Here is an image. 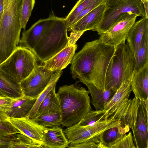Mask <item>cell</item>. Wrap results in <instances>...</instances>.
<instances>
[{"label": "cell", "mask_w": 148, "mask_h": 148, "mask_svg": "<svg viewBox=\"0 0 148 148\" xmlns=\"http://www.w3.org/2000/svg\"><path fill=\"white\" fill-rule=\"evenodd\" d=\"M61 106L62 127L77 124L92 108L89 92L72 84L60 86L57 93Z\"/></svg>", "instance_id": "4"}, {"label": "cell", "mask_w": 148, "mask_h": 148, "mask_svg": "<svg viewBox=\"0 0 148 148\" xmlns=\"http://www.w3.org/2000/svg\"><path fill=\"white\" fill-rule=\"evenodd\" d=\"M11 123L22 134L42 144L44 127L38 124L34 119L25 117L21 118L10 117Z\"/></svg>", "instance_id": "13"}, {"label": "cell", "mask_w": 148, "mask_h": 148, "mask_svg": "<svg viewBox=\"0 0 148 148\" xmlns=\"http://www.w3.org/2000/svg\"><path fill=\"white\" fill-rule=\"evenodd\" d=\"M10 138L0 136V148H6Z\"/></svg>", "instance_id": "35"}, {"label": "cell", "mask_w": 148, "mask_h": 148, "mask_svg": "<svg viewBox=\"0 0 148 148\" xmlns=\"http://www.w3.org/2000/svg\"><path fill=\"white\" fill-rule=\"evenodd\" d=\"M8 148H42V144L23 134L18 133L12 136L7 146Z\"/></svg>", "instance_id": "24"}, {"label": "cell", "mask_w": 148, "mask_h": 148, "mask_svg": "<svg viewBox=\"0 0 148 148\" xmlns=\"http://www.w3.org/2000/svg\"><path fill=\"white\" fill-rule=\"evenodd\" d=\"M134 57L135 71L140 69L148 63V33L143 37Z\"/></svg>", "instance_id": "26"}, {"label": "cell", "mask_w": 148, "mask_h": 148, "mask_svg": "<svg viewBox=\"0 0 148 148\" xmlns=\"http://www.w3.org/2000/svg\"><path fill=\"white\" fill-rule=\"evenodd\" d=\"M38 60L30 50L17 46L10 55L0 64V72L20 84L38 64Z\"/></svg>", "instance_id": "7"}, {"label": "cell", "mask_w": 148, "mask_h": 148, "mask_svg": "<svg viewBox=\"0 0 148 148\" xmlns=\"http://www.w3.org/2000/svg\"><path fill=\"white\" fill-rule=\"evenodd\" d=\"M14 98L0 96V110L5 113L10 108Z\"/></svg>", "instance_id": "34"}, {"label": "cell", "mask_w": 148, "mask_h": 148, "mask_svg": "<svg viewBox=\"0 0 148 148\" xmlns=\"http://www.w3.org/2000/svg\"><path fill=\"white\" fill-rule=\"evenodd\" d=\"M91 97V103L96 110H103L116 91L110 89L102 91L93 84L85 83Z\"/></svg>", "instance_id": "21"}, {"label": "cell", "mask_w": 148, "mask_h": 148, "mask_svg": "<svg viewBox=\"0 0 148 148\" xmlns=\"http://www.w3.org/2000/svg\"><path fill=\"white\" fill-rule=\"evenodd\" d=\"M22 0H4L0 21V64L18 46L22 28L20 21Z\"/></svg>", "instance_id": "5"}, {"label": "cell", "mask_w": 148, "mask_h": 148, "mask_svg": "<svg viewBox=\"0 0 148 148\" xmlns=\"http://www.w3.org/2000/svg\"><path fill=\"white\" fill-rule=\"evenodd\" d=\"M69 144L60 127L44 128L43 132L42 148H65Z\"/></svg>", "instance_id": "18"}, {"label": "cell", "mask_w": 148, "mask_h": 148, "mask_svg": "<svg viewBox=\"0 0 148 148\" xmlns=\"http://www.w3.org/2000/svg\"><path fill=\"white\" fill-rule=\"evenodd\" d=\"M99 144L93 140H87L78 144H69L67 147L71 148H98Z\"/></svg>", "instance_id": "33"}, {"label": "cell", "mask_w": 148, "mask_h": 148, "mask_svg": "<svg viewBox=\"0 0 148 148\" xmlns=\"http://www.w3.org/2000/svg\"><path fill=\"white\" fill-rule=\"evenodd\" d=\"M9 118L5 112L0 110V136L11 137L16 134L21 133L11 123Z\"/></svg>", "instance_id": "28"}, {"label": "cell", "mask_w": 148, "mask_h": 148, "mask_svg": "<svg viewBox=\"0 0 148 148\" xmlns=\"http://www.w3.org/2000/svg\"><path fill=\"white\" fill-rule=\"evenodd\" d=\"M77 48V45H69L43 63L44 67L53 72L65 68L71 61Z\"/></svg>", "instance_id": "14"}, {"label": "cell", "mask_w": 148, "mask_h": 148, "mask_svg": "<svg viewBox=\"0 0 148 148\" xmlns=\"http://www.w3.org/2000/svg\"><path fill=\"white\" fill-rule=\"evenodd\" d=\"M105 3L94 9L67 29V31L71 32L68 37L69 45L75 44L85 31H94L97 27L102 18Z\"/></svg>", "instance_id": "12"}, {"label": "cell", "mask_w": 148, "mask_h": 148, "mask_svg": "<svg viewBox=\"0 0 148 148\" xmlns=\"http://www.w3.org/2000/svg\"><path fill=\"white\" fill-rule=\"evenodd\" d=\"M130 128L121 123L116 126L106 129L99 136L98 148H112L127 132Z\"/></svg>", "instance_id": "17"}, {"label": "cell", "mask_w": 148, "mask_h": 148, "mask_svg": "<svg viewBox=\"0 0 148 148\" xmlns=\"http://www.w3.org/2000/svg\"><path fill=\"white\" fill-rule=\"evenodd\" d=\"M43 65H38L20 83L23 95L37 99L49 84L53 74Z\"/></svg>", "instance_id": "10"}, {"label": "cell", "mask_w": 148, "mask_h": 148, "mask_svg": "<svg viewBox=\"0 0 148 148\" xmlns=\"http://www.w3.org/2000/svg\"><path fill=\"white\" fill-rule=\"evenodd\" d=\"M148 99L136 97L125 101L112 116L131 129L136 148H148Z\"/></svg>", "instance_id": "3"}, {"label": "cell", "mask_w": 148, "mask_h": 148, "mask_svg": "<svg viewBox=\"0 0 148 148\" xmlns=\"http://www.w3.org/2000/svg\"><path fill=\"white\" fill-rule=\"evenodd\" d=\"M130 83L135 97L143 101L148 99V63L137 71L134 70Z\"/></svg>", "instance_id": "15"}, {"label": "cell", "mask_w": 148, "mask_h": 148, "mask_svg": "<svg viewBox=\"0 0 148 148\" xmlns=\"http://www.w3.org/2000/svg\"><path fill=\"white\" fill-rule=\"evenodd\" d=\"M66 18L53 14L22 32L19 45L31 51L43 63L69 45Z\"/></svg>", "instance_id": "1"}, {"label": "cell", "mask_w": 148, "mask_h": 148, "mask_svg": "<svg viewBox=\"0 0 148 148\" xmlns=\"http://www.w3.org/2000/svg\"><path fill=\"white\" fill-rule=\"evenodd\" d=\"M35 3V0H22L20 21L21 28L25 30Z\"/></svg>", "instance_id": "31"}, {"label": "cell", "mask_w": 148, "mask_h": 148, "mask_svg": "<svg viewBox=\"0 0 148 148\" xmlns=\"http://www.w3.org/2000/svg\"><path fill=\"white\" fill-rule=\"evenodd\" d=\"M36 99L23 95L14 98L10 108L6 113L9 117H26L32 108Z\"/></svg>", "instance_id": "20"}, {"label": "cell", "mask_w": 148, "mask_h": 148, "mask_svg": "<svg viewBox=\"0 0 148 148\" xmlns=\"http://www.w3.org/2000/svg\"><path fill=\"white\" fill-rule=\"evenodd\" d=\"M34 120L38 124L45 128L59 127L62 125L61 113H52L42 115L36 117Z\"/></svg>", "instance_id": "27"}, {"label": "cell", "mask_w": 148, "mask_h": 148, "mask_svg": "<svg viewBox=\"0 0 148 148\" xmlns=\"http://www.w3.org/2000/svg\"><path fill=\"white\" fill-rule=\"evenodd\" d=\"M135 67V58L127 44L121 43L115 47L106 74L105 90L116 91L123 82L130 81Z\"/></svg>", "instance_id": "6"}, {"label": "cell", "mask_w": 148, "mask_h": 148, "mask_svg": "<svg viewBox=\"0 0 148 148\" xmlns=\"http://www.w3.org/2000/svg\"><path fill=\"white\" fill-rule=\"evenodd\" d=\"M106 110H91L87 113L77 124L81 126L93 125L96 122L105 120L108 118L106 115Z\"/></svg>", "instance_id": "30"}, {"label": "cell", "mask_w": 148, "mask_h": 148, "mask_svg": "<svg viewBox=\"0 0 148 148\" xmlns=\"http://www.w3.org/2000/svg\"><path fill=\"white\" fill-rule=\"evenodd\" d=\"M23 95L20 84L0 72V96L16 98Z\"/></svg>", "instance_id": "23"}, {"label": "cell", "mask_w": 148, "mask_h": 148, "mask_svg": "<svg viewBox=\"0 0 148 148\" xmlns=\"http://www.w3.org/2000/svg\"><path fill=\"white\" fill-rule=\"evenodd\" d=\"M102 18L94 31L99 35L108 30L123 15L136 14L145 17L143 5L140 0H107Z\"/></svg>", "instance_id": "8"}, {"label": "cell", "mask_w": 148, "mask_h": 148, "mask_svg": "<svg viewBox=\"0 0 148 148\" xmlns=\"http://www.w3.org/2000/svg\"><path fill=\"white\" fill-rule=\"evenodd\" d=\"M140 0L142 2V3H143V2H145V1H148V0Z\"/></svg>", "instance_id": "38"}, {"label": "cell", "mask_w": 148, "mask_h": 148, "mask_svg": "<svg viewBox=\"0 0 148 148\" xmlns=\"http://www.w3.org/2000/svg\"><path fill=\"white\" fill-rule=\"evenodd\" d=\"M138 16L132 13L123 14L108 30L100 35L99 38L106 45L114 47L125 43L130 30Z\"/></svg>", "instance_id": "11"}, {"label": "cell", "mask_w": 148, "mask_h": 148, "mask_svg": "<svg viewBox=\"0 0 148 148\" xmlns=\"http://www.w3.org/2000/svg\"><path fill=\"white\" fill-rule=\"evenodd\" d=\"M100 0H79L66 18L67 29L72 25L78 14L83 10Z\"/></svg>", "instance_id": "29"}, {"label": "cell", "mask_w": 148, "mask_h": 148, "mask_svg": "<svg viewBox=\"0 0 148 148\" xmlns=\"http://www.w3.org/2000/svg\"><path fill=\"white\" fill-rule=\"evenodd\" d=\"M112 148H136L133 140L132 132L125 134Z\"/></svg>", "instance_id": "32"}, {"label": "cell", "mask_w": 148, "mask_h": 148, "mask_svg": "<svg viewBox=\"0 0 148 148\" xmlns=\"http://www.w3.org/2000/svg\"><path fill=\"white\" fill-rule=\"evenodd\" d=\"M115 47L106 45L100 38L86 42L71 61L73 78L105 91L106 74Z\"/></svg>", "instance_id": "2"}, {"label": "cell", "mask_w": 148, "mask_h": 148, "mask_svg": "<svg viewBox=\"0 0 148 148\" xmlns=\"http://www.w3.org/2000/svg\"><path fill=\"white\" fill-rule=\"evenodd\" d=\"M62 73V71L61 70L56 72L55 73L53 74L49 84L38 96L32 108L26 117L33 119L35 118L36 114L39 106L49 92L53 87L56 86Z\"/></svg>", "instance_id": "25"}, {"label": "cell", "mask_w": 148, "mask_h": 148, "mask_svg": "<svg viewBox=\"0 0 148 148\" xmlns=\"http://www.w3.org/2000/svg\"><path fill=\"white\" fill-rule=\"evenodd\" d=\"M55 88V86L51 89L41 103L36 113L35 118L51 113L61 112L60 102L58 95L56 92Z\"/></svg>", "instance_id": "22"}, {"label": "cell", "mask_w": 148, "mask_h": 148, "mask_svg": "<svg viewBox=\"0 0 148 148\" xmlns=\"http://www.w3.org/2000/svg\"><path fill=\"white\" fill-rule=\"evenodd\" d=\"M147 33L148 18L145 17L135 22L130 30L126 40L134 57L143 37Z\"/></svg>", "instance_id": "16"}, {"label": "cell", "mask_w": 148, "mask_h": 148, "mask_svg": "<svg viewBox=\"0 0 148 148\" xmlns=\"http://www.w3.org/2000/svg\"><path fill=\"white\" fill-rule=\"evenodd\" d=\"M121 123L120 121L110 117L107 120L97 122L93 125L77 124L66 127L63 132L69 144H78L91 140L99 144V136L102 132Z\"/></svg>", "instance_id": "9"}, {"label": "cell", "mask_w": 148, "mask_h": 148, "mask_svg": "<svg viewBox=\"0 0 148 148\" xmlns=\"http://www.w3.org/2000/svg\"><path fill=\"white\" fill-rule=\"evenodd\" d=\"M4 0H0V21L3 14Z\"/></svg>", "instance_id": "36"}, {"label": "cell", "mask_w": 148, "mask_h": 148, "mask_svg": "<svg viewBox=\"0 0 148 148\" xmlns=\"http://www.w3.org/2000/svg\"><path fill=\"white\" fill-rule=\"evenodd\" d=\"M143 3L144 6L145 17L148 18V1L144 2Z\"/></svg>", "instance_id": "37"}, {"label": "cell", "mask_w": 148, "mask_h": 148, "mask_svg": "<svg viewBox=\"0 0 148 148\" xmlns=\"http://www.w3.org/2000/svg\"><path fill=\"white\" fill-rule=\"evenodd\" d=\"M132 91L130 81L123 82L112 99L104 106V110H106V115L108 118L125 101L129 99Z\"/></svg>", "instance_id": "19"}]
</instances>
